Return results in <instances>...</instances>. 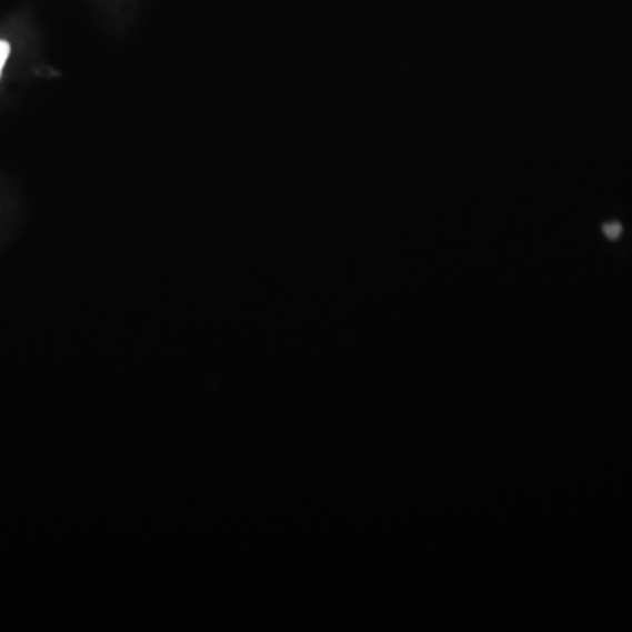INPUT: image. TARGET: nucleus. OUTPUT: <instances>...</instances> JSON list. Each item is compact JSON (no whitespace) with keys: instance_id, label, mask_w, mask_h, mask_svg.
Wrapping results in <instances>:
<instances>
[{"instance_id":"nucleus-1","label":"nucleus","mask_w":632,"mask_h":632,"mask_svg":"<svg viewBox=\"0 0 632 632\" xmlns=\"http://www.w3.org/2000/svg\"><path fill=\"white\" fill-rule=\"evenodd\" d=\"M9 53H11L9 42L0 41V76H2V69H4L6 62H8Z\"/></svg>"}]
</instances>
